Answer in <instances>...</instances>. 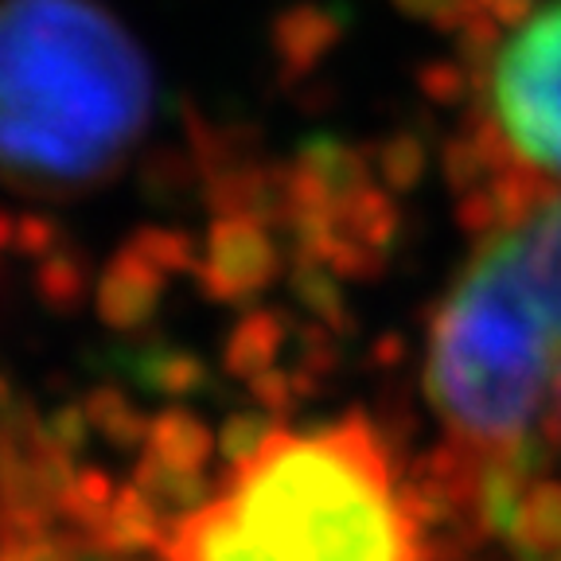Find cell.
<instances>
[{"label":"cell","mask_w":561,"mask_h":561,"mask_svg":"<svg viewBox=\"0 0 561 561\" xmlns=\"http://www.w3.org/2000/svg\"><path fill=\"white\" fill-rule=\"evenodd\" d=\"M491 125L523 164L561 180V0L526 12L491 51Z\"/></svg>","instance_id":"cell-4"},{"label":"cell","mask_w":561,"mask_h":561,"mask_svg":"<svg viewBox=\"0 0 561 561\" xmlns=\"http://www.w3.org/2000/svg\"><path fill=\"white\" fill-rule=\"evenodd\" d=\"M515 245L526 280L535 285L538 300L561 328V199L546 203L542 210L526 215L518 227L503 230Z\"/></svg>","instance_id":"cell-5"},{"label":"cell","mask_w":561,"mask_h":561,"mask_svg":"<svg viewBox=\"0 0 561 561\" xmlns=\"http://www.w3.org/2000/svg\"><path fill=\"white\" fill-rule=\"evenodd\" d=\"M558 386V320L526 280L511 238H491L448 289L433 324V410L456 437L507 453L535 433Z\"/></svg>","instance_id":"cell-3"},{"label":"cell","mask_w":561,"mask_h":561,"mask_svg":"<svg viewBox=\"0 0 561 561\" xmlns=\"http://www.w3.org/2000/svg\"><path fill=\"white\" fill-rule=\"evenodd\" d=\"M157 561H425V535L382 437L335 417L245 445Z\"/></svg>","instance_id":"cell-1"},{"label":"cell","mask_w":561,"mask_h":561,"mask_svg":"<svg viewBox=\"0 0 561 561\" xmlns=\"http://www.w3.org/2000/svg\"><path fill=\"white\" fill-rule=\"evenodd\" d=\"M4 152L39 184H70L125 152L149 114V67L90 0H9Z\"/></svg>","instance_id":"cell-2"}]
</instances>
